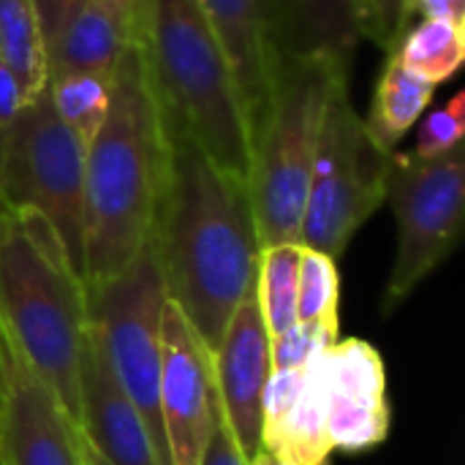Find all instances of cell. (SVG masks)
I'll list each match as a JSON object with an SVG mask.
<instances>
[{"label": "cell", "mask_w": 465, "mask_h": 465, "mask_svg": "<svg viewBox=\"0 0 465 465\" xmlns=\"http://www.w3.org/2000/svg\"><path fill=\"white\" fill-rule=\"evenodd\" d=\"M300 259H302V242H281L259 251L253 294L270 338L297 324Z\"/></svg>", "instance_id": "obj_20"}, {"label": "cell", "mask_w": 465, "mask_h": 465, "mask_svg": "<svg viewBox=\"0 0 465 465\" xmlns=\"http://www.w3.org/2000/svg\"><path fill=\"white\" fill-rule=\"evenodd\" d=\"M213 373L223 420L240 452L251 460L262 450V392L272 373L270 335L253 292L240 300L221 343L213 349Z\"/></svg>", "instance_id": "obj_12"}, {"label": "cell", "mask_w": 465, "mask_h": 465, "mask_svg": "<svg viewBox=\"0 0 465 465\" xmlns=\"http://www.w3.org/2000/svg\"><path fill=\"white\" fill-rule=\"evenodd\" d=\"M327 351L305 365V381L297 401L283 414V420L275 428L264 430L259 439L262 450H267L286 465L330 463L332 444L327 433V379H324Z\"/></svg>", "instance_id": "obj_18"}, {"label": "cell", "mask_w": 465, "mask_h": 465, "mask_svg": "<svg viewBox=\"0 0 465 465\" xmlns=\"http://www.w3.org/2000/svg\"><path fill=\"white\" fill-rule=\"evenodd\" d=\"M49 90L60 120L87 150L109 112L112 74H65L49 79Z\"/></svg>", "instance_id": "obj_23"}, {"label": "cell", "mask_w": 465, "mask_h": 465, "mask_svg": "<svg viewBox=\"0 0 465 465\" xmlns=\"http://www.w3.org/2000/svg\"><path fill=\"white\" fill-rule=\"evenodd\" d=\"M0 465H3V463H0Z\"/></svg>", "instance_id": "obj_35"}, {"label": "cell", "mask_w": 465, "mask_h": 465, "mask_svg": "<svg viewBox=\"0 0 465 465\" xmlns=\"http://www.w3.org/2000/svg\"><path fill=\"white\" fill-rule=\"evenodd\" d=\"M390 163L392 153L373 139L351 104L349 76L341 79L324 112L300 242L338 262L360 226L387 204Z\"/></svg>", "instance_id": "obj_6"}, {"label": "cell", "mask_w": 465, "mask_h": 465, "mask_svg": "<svg viewBox=\"0 0 465 465\" xmlns=\"http://www.w3.org/2000/svg\"><path fill=\"white\" fill-rule=\"evenodd\" d=\"M134 35V22L84 0L57 41L46 49V74L49 79L65 74H114Z\"/></svg>", "instance_id": "obj_16"}, {"label": "cell", "mask_w": 465, "mask_h": 465, "mask_svg": "<svg viewBox=\"0 0 465 465\" xmlns=\"http://www.w3.org/2000/svg\"><path fill=\"white\" fill-rule=\"evenodd\" d=\"M84 465H112V463H106V460H104V458H101V455H98V452L84 441Z\"/></svg>", "instance_id": "obj_34"}, {"label": "cell", "mask_w": 465, "mask_h": 465, "mask_svg": "<svg viewBox=\"0 0 465 465\" xmlns=\"http://www.w3.org/2000/svg\"><path fill=\"white\" fill-rule=\"evenodd\" d=\"M327 433L332 450L368 452L390 436L387 371L381 354L357 338L338 341L324 357Z\"/></svg>", "instance_id": "obj_13"}, {"label": "cell", "mask_w": 465, "mask_h": 465, "mask_svg": "<svg viewBox=\"0 0 465 465\" xmlns=\"http://www.w3.org/2000/svg\"><path fill=\"white\" fill-rule=\"evenodd\" d=\"M0 60L30 101L46 82V49L30 0H0Z\"/></svg>", "instance_id": "obj_21"}, {"label": "cell", "mask_w": 465, "mask_h": 465, "mask_svg": "<svg viewBox=\"0 0 465 465\" xmlns=\"http://www.w3.org/2000/svg\"><path fill=\"white\" fill-rule=\"evenodd\" d=\"M169 172L150 229L166 297L210 351L253 292L259 234L248 183L221 169L191 136L169 131Z\"/></svg>", "instance_id": "obj_1"}, {"label": "cell", "mask_w": 465, "mask_h": 465, "mask_svg": "<svg viewBox=\"0 0 465 465\" xmlns=\"http://www.w3.org/2000/svg\"><path fill=\"white\" fill-rule=\"evenodd\" d=\"M0 207L44 215L82 275L84 147L60 120L49 82L0 131Z\"/></svg>", "instance_id": "obj_7"}, {"label": "cell", "mask_w": 465, "mask_h": 465, "mask_svg": "<svg viewBox=\"0 0 465 465\" xmlns=\"http://www.w3.org/2000/svg\"><path fill=\"white\" fill-rule=\"evenodd\" d=\"M281 46L294 54H327L351 68L362 41L357 0H275Z\"/></svg>", "instance_id": "obj_17"}, {"label": "cell", "mask_w": 465, "mask_h": 465, "mask_svg": "<svg viewBox=\"0 0 465 465\" xmlns=\"http://www.w3.org/2000/svg\"><path fill=\"white\" fill-rule=\"evenodd\" d=\"M398 60L420 74L422 79L441 84L452 79L465 57V25L444 22V19H420L409 25L392 49Z\"/></svg>", "instance_id": "obj_22"}, {"label": "cell", "mask_w": 465, "mask_h": 465, "mask_svg": "<svg viewBox=\"0 0 465 465\" xmlns=\"http://www.w3.org/2000/svg\"><path fill=\"white\" fill-rule=\"evenodd\" d=\"M79 406L84 441L112 465H166L144 420L117 384L95 330H87L79 368Z\"/></svg>", "instance_id": "obj_15"}, {"label": "cell", "mask_w": 465, "mask_h": 465, "mask_svg": "<svg viewBox=\"0 0 465 465\" xmlns=\"http://www.w3.org/2000/svg\"><path fill=\"white\" fill-rule=\"evenodd\" d=\"M341 327L319 322H297L286 332L270 338L272 368H305L313 357L324 354L338 343Z\"/></svg>", "instance_id": "obj_26"}, {"label": "cell", "mask_w": 465, "mask_h": 465, "mask_svg": "<svg viewBox=\"0 0 465 465\" xmlns=\"http://www.w3.org/2000/svg\"><path fill=\"white\" fill-rule=\"evenodd\" d=\"M433 93H436L433 82L409 71L395 52H387L384 71L373 90L371 112L362 120L373 134V139L390 153H395L401 139L422 120L425 109L433 101Z\"/></svg>", "instance_id": "obj_19"}, {"label": "cell", "mask_w": 465, "mask_h": 465, "mask_svg": "<svg viewBox=\"0 0 465 465\" xmlns=\"http://www.w3.org/2000/svg\"><path fill=\"white\" fill-rule=\"evenodd\" d=\"M0 463L84 465V436L0 330Z\"/></svg>", "instance_id": "obj_11"}, {"label": "cell", "mask_w": 465, "mask_h": 465, "mask_svg": "<svg viewBox=\"0 0 465 465\" xmlns=\"http://www.w3.org/2000/svg\"><path fill=\"white\" fill-rule=\"evenodd\" d=\"M229 65L245 106L251 142L256 139L272 98L275 71L283 54L275 0H199Z\"/></svg>", "instance_id": "obj_14"}, {"label": "cell", "mask_w": 465, "mask_h": 465, "mask_svg": "<svg viewBox=\"0 0 465 465\" xmlns=\"http://www.w3.org/2000/svg\"><path fill=\"white\" fill-rule=\"evenodd\" d=\"M338 302H341L338 262L322 251L302 245L300 283H297V322H319V324L341 327Z\"/></svg>", "instance_id": "obj_24"}, {"label": "cell", "mask_w": 465, "mask_h": 465, "mask_svg": "<svg viewBox=\"0 0 465 465\" xmlns=\"http://www.w3.org/2000/svg\"><path fill=\"white\" fill-rule=\"evenodd\" d=\"M166 300L169 297L150 234L120 275L87 289L90 327L101 341L106 362L169 465L158 406L161 316Z\"/></svg>", "instance_id": "obj_8"}, {"label": "cell", "mask_w": 465, "mask_h": 465, "mask_svg": "<svg viewBox=\"0 0 465 465\" xmlns=\"http://www.w3.org/2000/svg\"><path fill=\"white\" fill-rule=\"evenodd\" d=\"M158 406L169 465L202 463L221 414L213 351L172 300L161 316Z\"/></svg>", "instance_id": "obj_10"}, {"label": "cell", "mask_w": 465, "mask_h": 465, "mask_svg": "<svg viewBox=\"0 0 465 465\" xmlns=\"http://www.w3.org/2000/svg\"><path fill=\"white\" fill-rule=\"evenodd\" d=\"M27 104L16 76L11 74V68L0 60V131L19 114V109Z\"/></svg>", "instance_id": "obj_30"}, {"label": "cell", "mask_w": 465, "mask_h": 465, "mask_svg": "<svg viewBox=\"0 0 465 465\" xmlns=\"http://www.w3.org/2000/svg\"><path fill=\"white\" fill-rule=\"evenodd\" d=\"M169 125L139 35L114 74L109 112L84 150L82 281L120 275L144 245L169 172Z\"/></svg>", "instance_id": "obj_2"}, {"label": "cell", "mask_w": 465, "mask_h": 465, "mask_svg": "<svg viewBox=\"0 0 465 465\" xmlns=\"http://www.w3.org/2000/svg\"><path fill=\"white\" fill-rule=\"evenodd\" d=\"M0 330L79 425L87 289L52 223L0 207Z\"/></svg>", "instance_id": "obj_3"}, {"label": "cell", "mask_w": 465, "mask_h": 465, "mask_svg": "<svg viewBox=\"0 0 465 465\" xmlns=\"http://www.w3.org/2000/svg\"><path fill=\"white\" fill-rule=\"evenodd\" d=\"M93 3H98V5H104V8H109V11H114L117 16H123V19H128V22L139 25L142 0H93Z\"/></svg>", "instance_id": "obj_32"}, {"label": "cell", "mask_w": 465, "mask_h": 465, "mask_svg": "<svg viewBox=\"0 0 465 465\" xmlns=\"http://www.w3.org/2000/svg\"><path fill=\"white\" fill-rule=\"evenodd\" d=\"M199 465H248L245 455L240 452L226 420H223V409L218 414V422H215V430L210 436V444L202 455V463Z\"/></svg>", "instance_id": "obj_29"}, {"label": "cell", "mask_w": 465, "mask_h": 465, "mask_svg": "<svg viewBox=\"0 0 465 465\" xmlns=\"http://www.w3.org/2000/svg\"><path fill=\"white\" fill-rule=\"evenodd\" d=\"M248 465H286L283 460H278L275 455H270L267 450H259L251 460H248Z\"/></svg>", "instance_id": "obj_33"}, {"label": "cell", "mask_w": 465, "mask_h": 465, "mask_svg": "<svg viewBox=\"0 0 465 465\" xmlns=\"http://www.w3.org/2000/svg\"><path fill=\"white\" fill-rule=\"evenodd\" d=\"M349 71L327 54H281L248 169V196L262 248L300 242L324 112L335 84Z\"/></svg>", "instance_id": "obj_5"}, {"label": "cell", "mask_w": 465, "mask_h": 465, "mask_svg": "<svg viewBox=\"0 0 465 465\" xmlns=\"http://www.w3.org/2000/svg\"><path fill=\"white\" fill-rule=\"evenodd\" d=\"M387 204L398 221V253L384 311L401 305L455 251L465 215V147L422 161L392 153Z\"/></svg>", "instance_id": "obj_9"}, {"label": "cell", "mask_w": 465, "mask_h": 465, "mask_svg": "<svg viewBox=\"0 0 465 465\" xmlns=\"http://www.w3.org/2000/svg\"><path fill=\"white\" fill-rule=\"evenodd\" d=\"M136 35L169 131L191 136L221 169L248 183L253 142L245 106L199 0H142Z\"/></svg>", "instance_id": "obj_4"}, {"label": "cell", "mask_w": 465, "mask_h": 465, "mask_svg": "<svg viewBox=\"0 0 465 465\" xmlns=\"http://www.w3.org/2000/svg\"><path fill=\"white\" fill-rule=\"evenodd\" d=\"M409 11L411 19L422 16V19H444V22L465 25V0H409Z\"/></svg>", "instance_id": "obj_31"}, {"label": "cell", "mask_w": 465, "mask_h": 465, "mask_svg": "<svg viewBox=\"0 0 465 465\" xmlns=\"http://www.w3.org/2000/svg\"><path fill=\"white\" fill-rule=\"evenodd\" d=\"M35 8V19L41 27V38H44V49H49L57 35L65 30V25L71 22V16L79 11V5L84 0H30Z\"/></svg>", "instance_id": "obj_28"}, {"label": "cell", "mask_w": 465, "mask_h": 465, "mask_svg": "<svg viewBox=\"0 0 465 465\" xmlns=\"http://www.w3.org/2000/svg\"><path fill=\"white\" fill-rule=\"evenodd\" d=\"M360 33L384 52H392L411 25L409 0H357Z\"/></svg>", "instance_id": "obj_27"}, {"label": "cell", "mask_w": 465, "mask_h": 465, "mask_svg": "<svg viewBox=\"0 0 465 465\" xmlns=\"http://www.w3.org/2000/svg\"><path fill=\"white\" fill-rule=\"evenodd\" d=\"M465 136V93L458 90L441 109H433L417 134V144L411 155L430 161L452 153L455 147H463Z\"/></svg>", "instance_id": "obj_25"}]
</instances>
